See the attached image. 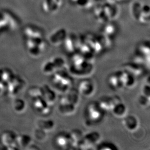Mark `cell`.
Masks as SVG:
<instances>
[{
  "instance_id": "7402d4cb",
  "label": "cell",
  "mask_w": 150,
  "mask_h": 150,
  "mask_svg": "<svg viewBox=\"0 0 150 150\" xmlns=\"http://www.w3.org/2000/svg\"><path fill=\"white\" fill-rule=\"evenodd\" d=\"M108 82L110 87L114 91H119L123 88L116 71L109 75Z\"/></svg>"
},
{
  "instance_id": "f1b7e54d",
  "label": "cell",
  "mask_w": 150,
  "mask_h": 150,
  "mask_svg": "<svg viewBox=\"0 0 150 150\" xmlns=\"http://www.w3.org/2000/svg\"><path fill=\"white\" fill-rule=\"evenodd\" d=\"M16 75L12 69L9 68H3L2 72V81L3 82L8 85L10 81Z\"/></svg>"
},
{
  "instance_id": "d6986e66",
  "label": "cell",
  "mask_w": 150,
  "mask_h": 150,
  "mask_svg": "<svg viewBox=\"0 0 150 150\" xmlns=\"http://www.w3.org/2000/svg\"><path fill=\"white\" fill-rule=\"evenodd\" d=\"M36 126L38 128L48 133L54 130L55 127V122L51 119H41L37 121Z\"/></svg>"
},
{
  "instance_id": "9a60e30c",
  "label": "cell",
  "mask_w": 150,
  "mask_h": 150,
  "mask_svg": "<svg viewBox=\"0 0 150 150\" xmlns=\"http://www.w3.org/2000/svg\"><path fill=\"white\" fill-rule=\"evenodd\" d=\"M67 35V31L65 29L61 28L51 36L50 40L54 45L59 46L63 44Z\"/></svg>"
},
{
  "instance_id": "f35d334b",
  "label": "cell",
  "mask_w": 150,
  "mask_h": 150,
  "mask_svg": "<svg viewBox=\"0 0 150 150\" xmlns=\"http://www.w3.org/2000/svg\"><path fill=\"white\" fill-rule=\"evenodd\" d=\"M7 85L3 82H0V95L3 93L4 90L7 88Z\"/></svg>"
},
{
  "instance_id": "ab89813d",
  "label": "cell",
  "mask_w": 150,
  "mask_h": 150,
  "mask_svg": "<svg viewBox=\"0 0 150 150\" xmlns=\"http://www.w3.org/2000/svg\"><path fill=\"white\" fill-rule=\"evenodd\" d=\"M26 149H29V150H39L40 148L35 145L34 144H31L26 148Z\"/></svg>"
},
{
  "instance_id": "8fae6325",
  "label": "cell",
  "mask_w": 150,
  "mask_h": 150,
  "mask_svg": "<svg viewBox=\"0 0 150 150\" xmlns=\"http://www.w3.org/2000/svg\"><path fill=\"white\" fill-rule=\"evenodd\" d=\"M122 69L129 72L136 78L142 76L147 71L144 68L132 61L124 64Z\"/></svg>"
},
{
  "instance_id": "1f68e13d",
  "label": "cell",
  "mask_w": 150,
  "mask_h": 150,
  "mask_svg": "<svg viewBox=\"0 0 150 150\" xmlns=\"http://www.w3.org/2000/svg\"><path fill=\"white\" fill-rule=\"evenodd\" d=\"M95 149L97 150H117L119 149L115 144L110 142H99Z\"/></svg>"
},
{
  "instance_id": "4fadbf2b",
  "label": "cell",
  "mask_w": 150,
  "mask_h": 150,
  "mask_svg": "<svg viewBox=\"0 0 150 150\" xmlns=\"http://www.w3.org/2000/svg\"><path fill=\"white\" fill-rule=\"evenodd\" d=\"M43 88V99L50 106L54 105L57 100V94L55 91L48 85H44L42 86Z\"/></svg>"
},
{
  "instance_id": "3957f363",
  "label": "cell",
  "mask_w": 150,
  "mask_h": 150,
  "mask_svg": "<svg viewBox=\"0 0 150 150\" xmlns=\"http://www.w3.org/2000/svg\"><path fill=\"white\" fill-rule=\"evenodd\" d=\"M105 113L100 108L97 101L88 103L86 108L85 117L88 125H95L102 122Z\"/></svg>"
},
{
  "instance_id": "603a6c76",
  "label": "cell",
  "mask_w": 150,
  "mask_h": 150,
  "mask_svg": "<svg viewBox=\"0 0 150 150\" xmlns=\"http://www.w3.org/2000/svg\"><path fill=\"white\" fill-rule=\"evenodd\" d=\"M32 138L26 134L17 135L16 144L19 149H26L31 144Z\"/></svg>"
},
{
  "instance_id": "ba28073f",
  "label": "cell",
  "mask_w": 150,
  "mask_h": 150,
  "mask_svg": "<svg viewBox=\"0 0 150 150\" xmlns=\"http://www.w3.org/2000/svg\"><path fill=\"white\" fill-rule=\"evenodd\" d=\"M95 89L93 82L89 79L85 78L79 83L77 90L80 95L85 97H90L93 95Z\"/></svg>"
},
{
  "instance_id": "836d02e7",
  "label": "cell",
  "mask_w": 150,
  "mask_h": 150,
  "mask_svg": "<svg viewBox=\"0 0 150 150\" xmlns=\"http://www.w3.org/2000/svg\"><path fill=\"white\" fill-rule=\"evenodd\" d=\"M34 138L39 142H43L45 140L47 137V133L41 129L36 128L33 132Z\"/></svg>"
},
{
  "instance_id": "2e32d148",
  "label": "cell",
  "mask_w": 150,
  "mask_h": 150,
  "mask_svg": "<svg viewBox=\"0 0 150 150\" xmlns=\"http://www.w3.org/2000/svg\"><path fill=\"white\" fill-rule=\"evenodd\" d=\"M94 54H98L103 50L98 38L93 37H88L84 40Z\"/></svg>"
},
{
  "instance_id": "d6a6232c",
  "label": "cell",
  "mask_w": 150,
  "mask_h": 150,
  "mask_svg": "<svg viewBox=\"0 0 150 150\" xmlns=\"http://www.w3.org/2000/svg\"><path fill=\"white\" fill-rule=\"evenodd\" d=\"M51 60L54 64L57 71L66 68L65 60L62 57H54Z\"/></svg>"
},
{
  "instance_id": "6da1fadb",
  "label": "cell",
  "mask_w": 150,
  "mask_h": 150,
  "mask_svg": "<svg viewBox=\"0 0 150 150\" xmlns=\"http://www.w3.org/2000/svg\"><path fill=\"white\" fill-rule=\"evenodd\" d=\"M69 72L71 76L77 77H85L91 75L93 72V61L88 60L78 52L71 55Z\"/></svg>"
},
{
  "instance_id": "8992f818",
  "label": "cell",
  "mask_w": 150,
  "mask_h": 150,
  "mask_svg": "<svg viewBox=\"0 0 150 150\" xmlns=\"http://www.w3.org/2000/svg\"><path fill=\"white\" fill-rule=\"evenodd\" d=\"M122 99L118 95L103 96L97 102L100 108L105 114L110 113L112 108L117 103L122 102Z\"/></svg>"
},
{
  "instance_id": "4dcf8cb0",
  "label": "cell",
  "mask_w": 150,
  "mask_h": 150,
  "mask_svg": "<svg viewBox=\"0 0 150 150\" xmlns=\"http://www.w3.org/2000/svg\"><path fill=\"white\" fill-rule=\"evenodd\" d=\"M28 93L29 96L33 98L34 99L42 97L43 95L42 87L37 86H32L29 89Z\"/></svg>"
},
{
  "instance_id": "ac0fdd59",
  "label": "cell",
  "mask_w": 150,
  "mask_h": 150,
  "mask_svg": "<svg viewBox=\"0 0 150 150\" xmlns=\"http://www.w3.org/2000/svg\"><path fill=\"white\" fill-rule=\"evenodd\" d=\"M69 133L71 137V149H78L84 134L79 129H74Z\"/></svg>"
},
{
  "instance_id": "277c9868",
  "label": "cell",
  "mask_w": 150,
  "mask_h": 150,
  "mask_svg": "<svg viewBox=\"0 0 150 150\" xmlns=\"http://www.w3.org/2000/svg\"><path fill=\"white\" fill-rule=\"evenodd\" d=\"M100 139V134L96 131L90 132L87 134H84L78 149L81 150L95 149L97 145L99 143Z\"/></svg>"
},
{
  "instance_id": "5b68a950",
  "label": "cell",
  "mask_w": 150,
  "mask_h": 150,
  "mask_svg": "<svg viewBox=\"0 0 150 150\" xmlns=\"http://www.w3.org/2000/svg\"><path fill=\"white\" fill-rule=\"evenodd\" d=\"M26 86L25 80L23 77L16 74L7 85L9 94L12 97H16L24 91Z\"/></svg>"
},
{
  "instance_id": "9c48e42d",
  "label": "cell",
  "mask_w": 150,
  "mask_h": 150,
  "mask_svg": "<svg viewBox=\"0 0 150 150\" xmlns=\"http://www.w3.org/2000/svg\"><path fill=\"white\" fill-rule=\"evenodd\" d=\"M55 145L62 150L71 149V139L69 132H60L57 134L54 139Z\"/></svg>"
},
{
  "instance_id": "e575fe53",
  "label": "cell",
  "mask_w": 150,
  "mask_h": 150,
  "mask_svg": "<svg viewBox=\"0 0 150 150\" xmlns=\"http://www.w3.org/2000/svg\"><path fill=\"white\" fill-rule=\"evenodd\" d=\"M138 101L139 105L142 108H147L150 106V97L141 94L139 96Z\"/></svg>"
},
{
  "instance_id": "f546056e",
  "label": "cell",
  "mask_w": 150,
  "mask_h": 150,
  "mask_svg": "<svg viewBox=\"0 0 150 150\" xmlns=\"http://www.w3.org/2000/svg\"><path fill=\"white\" fill-rule=\"evenodd\" d=\"M142 4L140 2H134L132 4L131 8V13L132 17H133L134 20L139 21L141 12H142Z\"/></svg>"
},
{
  "instance_id": "e0dca14e",
  "label": "cell",
  "mask_w": 150,
  "mask_h": 150,
  "mask_svg": "<svg viewBox=\"0 0 150 150\" xmlns=\"http://www.w3.org/2000/svg\"><path fill=\"white\" fill-rule=\"evenodd\" d=\"M77 106L72 103H59L58 110L59 113L63 116H71L75 113Z\"/></svg>"
},
{
  "instance_id": "cb8c5ba5",
  "label": "cell",
  "mask_w": 150,
  "mask_h": 150,
  "mask_svg": "<svg viewBox=\"0 0 150 150\" xmlns=\"http://www.w3.org/2000/svg\"><path fill=\"white\" fill-rule=\"evenodd\" d=\"M132 62L136 63L149 71L150 69V60H148L143 56L136 53L132 58Z\"/></svg>"
},
{
  "instance_id": "74e56055",
  "label": "cell",
  "mask_w": 150,
  "mask_h": 150,
  "mask_svg": "<svg viewBox=\"0 0 150 150\" xmlns=\"http://www.w3.org/2000/svg\"><path fill=\"white\" fill-rule=\"evenodd\" d=\"M76 2L80 7H84L88 4L89 0H76Z\"/></svg>"
},
{
  "instance_id": "8d00e7d4",
  "label": "cell",
  "mask_w": 150,
  "mask_h": 150,
  "mask_svg": "<svg viewBox=\"0 0 150 150\" xmlns=\"http://www.w3.org/2000/svg\"><path fill=\"white\" fill-rule=\"evenodd\" d=\"M150 78L148 77L147 81L146 83L143 85L142 89V95H144L148 97H150Z\"/></svg>"
},
{
  "instance_id": "83f0119b",
  "label": "cell",
  "mask_w": 150,
  "mask_h": 150,
  "mask_svg": "<svg viewBox=\"0 0 150 150\" xmlns=\"http://www.w3.org/2000/svg\"><path fill=\"white\" fill-rule=\"evenodd\" d=\"M150 18V7L147 4H142V12L139 21L143 23H149Z\"/></svg>"
},
{
  "instance_id": "484cf974",
  "label": "cell",
  "mask_w": 150,
  "mask_h": 150,
  "mask_svg": "<svg viewBox=\"0 0 150 150\" xmlns=\"http://www.w3.org/2000/svg\"><path fill=\"white\" fill-rule=\"evenodd\" d=\"M136 53L143 56L147 59L150 60V48L149 41L142 43L137 48Z\"/></svg>"
},
{
  "instance_id": "7c38bea8",
  "label": "cell",
  "mask_w": 150,
  "mask_h": 150,
  "mask_svg": "<svg viewBox=\"0 0 150 150\" xmlns=\"http://www.w3.org/2000/svg\"><path fill=\"white\" fill-rule=\"evenodd\" d=\"M33 106L35 110L42 115L50 114L51 112V106L45 102L42 97L34 99Z\"/></svg>"
},
{
  "instance_id": "60d3db41",
  "label": "cell",
  "mask_w": 150,
  "mask_h": 150,
  "mask_svg": "<svg viewBox=\"0 0 150 150\" xmlns=\"http://www.w3.org/2000/svg\"><path fill=\"white\" fill-rule=\"evenodd\" d=\"M2 72H3V68H0V82L2 81Z\"/></svg>"
},
{
  "instance_id": "5bb4252c",
  "label": "cell",
  "mask_w": 150,
  "mask_h": 150,
  "mask_svg": "<svg viewBox=\"0 0 150 150\" xmlns=\"http://www.w3.org/2000/svg\"><path fill=\"white\" fill-rule=\"evenodd\" d=\"M122 125L129 132H134L139 127V121L134 115L126 116L123 118Z\"/></svg>"
},
{
  "instance_id": "4316f807",
  "label": "cell",
  "mask_w": 150,
  "mask_h": 150,
  "mask_svg": "<svg viewBox=\"0 0 150 150\" xmlns=\"http://www.w3.org/2000/svg\"><path fill=\"white\" fill-rule=\"evenodd\" d=\"M42 72L45 75H52L57 71V68L51 59L46 61L43 64L41 67Z\"/></svg>"
},
{
  "instance_id": "ffe728a7",
  "label": "cell",
  "mask_w": 150,
  "mask_h": 150,
  "mask_svg": "<svg viewBox=\"0 0 150 150\" xmlns=\"http://www.w3.org/2000/svg\"><path fill=\"white\" fill-rule=\"evenodd\" d=\"M127 112V108L126 105L122 101L114 106L111 111L110 113L116 118L123 119V117L126 116Z\"/></svg>"
},
{
  "instance_id": "d590c367",
  "label": "cell",
  "mask_w": 150,
  "mask_h": 150,
  "mask_svg": "<svg viewBox=\"0 0 150 150\" xmlns=\"http://www.w3.org/2000/svg\"><path fill=\"white\" fill-rule=\"evenodd\" d=\"M42 48L37 47V46H33L30 47L29 53L30 55L33 57H38L41 55Z\"/></svg>"
},
{
  "instance_id": "d4e9b609",
  "label": "cell",
  "mask_w": 150,
  "mask_h": 150,
  "mask_svg": "<svg viewBox=\"0 0 150 150\" xmlns=\"http://www.w3.org/2000/svg\"><path fill=\"white\" fill-rule=\"evenodd\" d=\"M12 108L17 113H22L26 109V103L21 98H16L12 103Z\"/></svg>"
},
{
  "instance_id": "30bf717a",
  "label": "cell",
  "mask_w": 150,
  "mask_h": 150,
  "mask_svg": "<svg viewBox=\"0 0 150 150\" xmlns=\"http://www.w3.org/2000/svg\"><path fill=\"white\" fill-rule=\"evenodd\" d=\"M116 72L123 88L131 89L134 87L136 85L137 78L123 69L117 71Z\"/></svg>"
},
{
  "instance_id": "44dd1931",
  "label": "cell",
  "mask_w": 150,
  "mask_h": 150,
  "mask_svg": "<svg viewBox=\"0 0 150 150\" xmlns=\"http://www.w3.org/2000/svg\"><path fill=\"white\" fill-rule=\"evenodd\" d=\"M77 43L78 41L75 40L74 38H72V37H69L67 35L63 44L66 52L71 55L76 52Z\"/></svg>"
},
{
  "instance_id": "52a82bcc",
  "label": "cell",
  "mask_w": 150,
  "mask_h": 150,
  "mask_svg": "<svg viewBox=\"0 0 150 150\" xmlns=\"http://www.w3.org/2000/svg\"><path fill=\"white\" fill-rule=\"evenodd\" d=\"M17 134L12 131H5L1 134L0 140L6 149L10 150H19L16 144Z\"/></svg>"
},
{
  "instance_id": "7a4b0ae2",
  "label": "cell",
  "mask_w": 150,
  "mask_h": 150,
  "mask_svg": "<svg viewBox=\"0 0 150 150\" xmlns=\"http://www.w3.org/2000/svg\"><path fill=\"white\" fill-rule=\"evenodd\" d=\"M51 75L52 84L58 92L64 94L72 88L74 80L66 68L57 71Z\"/></svg>"
}]
</instances>
